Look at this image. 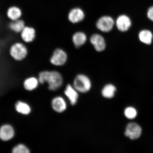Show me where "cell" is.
<instances>
[{
	"label": "cell",
	"instance_id": "6da1fadb",
	"mask_svg": "<svg viewBox=\"0 0 153 153\" xmlns=\"http://www.w3.org/2000/svg\"><path fill=\"white\" fill-rule=\"evenodd\" d=\"M38 81L41 84L47 82L49 85V89L51 91H56L62 85V75L56 71H44L40 73Z\"/></svg>",
	"mask_w": 153,
	"mask_h": 153
},
{
	"label": "cell",
	"instance_id": "7a4b0ae2",
	"mask_svg": "<svg viewBox=\"0 0 153 153\" xmlns=\"http://www.w3.org/2000/svg\"><path fill=\"white\" fill-rule=\"evenodd\" d=\"M91 83L90 79L85 74H78L74 78V87L79 92L85 93L91 89Z\"/></svg>",
	"mask_w": 153,
	"mask_h": 153
},
{
	"label": "cell",
	"instance_id": "3957f363",
	"mask_svg": "<svg viewBox=\"0 0 153 153\" xmlns=\"http://www.w3.org/2000/svg\"><path fill=\"white\" fill-rule=\"evenodd\" d=\"M115 25V21L112 17L108 15L101 17L96 23L97 29L104 33H108L111 31Z\"/></svg>",
	"mask_w": 153,
	"mask_h": 153
},
{
	"label": "cell",
	"instance_id": "277c9868",
	"mask_svg": "<svg viewBox=\"0 0 153 153\" xmlns=\"http://www.w3.org/2000/svg\"><path fill=\"white\" fill-rule=\"evenodd\" d=\"M10 52L11 56L15 60L21 61L26 57L27 54V50L23 44L17 43L11 47Z\"/></svg>",
	"mask_w": 153,
	"mask_h": 153
},
{
	"label": "cell",
	"instance_id": "5b68a950",
	"mask_svg": "<svg viewBox=\"0 0 153 153\" xmlns=\"http://www.w3.org/2000/svg\"><path fill=\"white\" fill-rule=\"evenodd\" d=\"M142 129L140 126L135 122H131L126 126L124 134L132 140H135L140 137Z\"/></svg>",
	"mask_w": 153,
	"mask_h": 153
},
{
	"label": "cell",
	"instance_id": "8992f818",
	"mask_svg": "<svg viewBox=\"0 0 153 153\" xmlns=\"http://www.w3.org/2000/svg\"><path fill=\"white\" fill-rule=\"evenodd\" d=\"M68 58V55L65 51L62 49H57L53 51L50 59L51 62L55 66H62L67 62Z\"/></svg>",
	"mask_w": 153,
	"mask_h": 153
},
{
	"label": "cell",
	"instance_id": "52a82bcc",
	"mask_svg": "<svg viewBox=\"0 0 153 153\" xmlns=\"http://www.w3.org/2000/svg\"><path fill=\"white\" fill-rule=\"evenodd\" d=\"M90 42L93 45L95 50L97 52H102L106 49V41L104 38L100 34H93L90 38Z\"/></svg>",
	"mask_w": 153,
	"mask_h": 153
},
{
	"label": "cell",
	"instance_id": "ba28073f",
	"mask_svg": "<svg viewBox=\"0 0 153 153\" xmlns=\"http://www.w3.org/2000/svg\"><path fill=\"white\" fill-rule=\"evenodd\" d=\"M115 25L119 31H128L131 25V19L126 15H121L118 17L115 21Z\"/></svg>",
	"mask_w": 153,
	"mask_h": 153
},
{
	"label": "cell",
	"instance_id": "9c48e42d",
	"mask_svg": "<svg viewBox=\"0 0 153 153\" xmlns=\"http://www.w3.org/2000/svg\"><path fill=\"white\" fill-rule=\"evenodd\" d=\"M68 19L72 24L78 23L82 22L85 18L84 11L79 7H76L71 10L68 14Z\"/></svg>",
	"mask_w": 153,
	"mask_h": 153
},
{
	"label": "cell",
	"instance_id": "30bf717a",
	"mask_svg": "<svg viewBox=\"0 0 153 153\" xmlns=\"http://www.w3.org/2000/svg\"><path fill=\"white\" fill-rule=\"evenodd\" d=\"M14 130L11 126L4 125L0 128V139L3 141H8L14 137Z\"/></svg>",
	"mask_w": 153,
	"mask_h": 153
},
{
	"label": "cell",
	"instance_id": "8fae6325",
	"mask_svg": "<svg viewBox=\"0 0 153 153\" xmlns=\"http://www.w3.org/2000/svg\"><path fill=\"white\" fill-rule=\"evenodd\" d=\"M72 39L74 45L76 48H78L85 45L87 41V37L84 32L78 31L73 35Z\"/></svg>",
	"mask_w": 153,
	"mask_h": 153
},
{
	"label": "cell",
	"instance_id": "7c38bea8",
	"mask_svg": "<svg viewBox=\"0 0 153 153\" xmlns=\"http://www.w3.org/2000/svg\"><path fill=\"white\" fill-rule=\"evenodd\" d=\"M77 92L74 87L69 84L67 85L64 91L65 94L68 97L72 105H75L77 102L78 97Z\"/></svg>",
	"mask_w": 153,
	"mask_h": 153
},
{
	"label": "cell",
	"instance_id": "4fadbf2b",
	"mask_svg": "<svg viewBox=\"0 0 153 153\" xmlns=\"http://www.w3.org/2000/svg\"><path fill=\"white\" fill-rule=\"evenodd\" d=\"M52 106L55 111L62 113L66 110L67 105L65 101L62 97H57L53 99Z\"/></svg>",
	"mask_w": 153,
	"mask_h": 153
},
{
	"label": "cell",
	"instance_id": "5bb4252c",
	"mask_svg": "<svg viewBox=\"0 0 153 153\" xmlns=\"http://www.w3.org/2000/svg\"><path fill=\"white\" fill-rule=\"evenodd\" d=\"M21 32L22 38L26 42H31L35 38L36 32L35 30L33 28L25 27Z\"/></svg>",
	"mask_w": 153,
	"mask_h": 153
},
{
	"label": "cell",
	"instance_id": "9a60e30c",
	"mask_svg": "<svg viewBox=\"0 0 153 153\" xmlns=\"http://www.w3.org/2000/svg\"><path fill=\"white\" fill-rule=\"evenodd\" d=\"M116 91V88L112 84H108L104 86L102 89V96L107 99L112 98L114 96Z\"/></svg>",
	"mask_w": 153,
	"mask_h": 153
},
{
	"label": "cell",
	"instance_id": "2e32d148",
	"mask_svg": "<svg viewBox=\"0 0 153 153\" xmlns=\"http://www.w3.org/2000/svg\"><path fill=\"white\" fill-rule=\"evenodd\" d=\"M140 40L146 45H150L152 43L153 35L152 32L148 30H141L139 34Z\"/></svg>",
	"mask_w": 153,
	"mask_h": 153
},
{
	"label": "cell",
	"instance_id": "e0dca14e",
	"mask_svg": "<svg viewBox=\"0 0 153 153\" xmlns=\"http://www.w3.org/2000/svg\"><path fill=\"white\" fill-rule=\"evenodd\" d=\"M22 15V11L16 7H11L9 8L7 11V16L13 21L18 20Z\"/></svg>",
	"mask_w": 153,
	"mask_h": 153
},
{
	"label": "cell",
	"instance_id": "ac0fdd59",
	"mask_svg": "<svg viewBox=\"0 0 153 153\" xmlns=\"http://www.w3.org/2000/svg\"><path fill=\"white\" fill-rule=\"evenodd\" d=\"M9 26L11 30L17 33H19L22 32L25 27V24L24 21L18 19L13 21L9 24Z\"/></svg>",
	"mask_w": 153,
	"mask_h": 153
},
{
	"label": "cell",
	"instance_id": "d6986e66",
	"mask_svg": "<svg viewBox=\"0 0 153 153\" xmlns=\"http://www.w3.org/2000/svg\"><path fill=\"white\" fill-rule=\"evenodd\" d=\"M38 80L35 77L27 78L24 82L25 89L27 90L31 91L37 88L38 84Z\"/></svg>",
	"mask_w": 153,
	"mask_h": 153
},
{
	"label": "cell",
	"instance_id": "ffe728a7",
	"mask_svg": "<svg viewBox=\"0 0 153 153\" xmlns=\"http://www.w3.org/2000/svg\"><path fill=\"white\" fill-rule=\"evenodd\" d=\"M15 108L18 112L25 115L29 114L30 112V108L29 105L22 101H18L16 103Z\"/></svg>",
	"mask_w": 153,
	"mask_h": 153
},
{
	"label": "cell",
	"instance_id": "44dd1931",
	"mask_svg": "<svg viewBox=\"0 0 153 153\" xmlns=\"http://www.w3.org/2000/svg\"><path fill=\"white\" fill-rule=\"evenodd\" d=\"M124 115L128 119L130 120L133 119L137 116V112L136 110L133 107H128L124 110Z\"/></svg>",
	"mask_w": 153,
	"mask_h": 153
},
{
	"label": "cell",
	"instance_id": "7402d4cb",
	"mask_svg": "<svg viewBox=\"0 0 153 153\" xmlns=\"http://www.w3.org/2000/svg\"><path fill=\"white\" fill-rule=\"evenodd\" d=\"M13 152L14 153H28L30 150L25 145L19 144L13 148Z\"/></svg>",
	"mask_w": 153,
	"mask_h": 153
},
{
	"label": "cell",
	"instance_id": "603a6c76",
	"mask_svg": "<svg viewBox=\"0 0 153 153\" xmlns=\"http://www.w3.org/2000/svg\"><path fill=\"white\" fill-rule=\"evenodd\" d=\"M147 15L149 19L153 22V6L149 9Z\"/></svg>",
	"mask_w": 153,
	"mask_h": 153
}]
</instances>
